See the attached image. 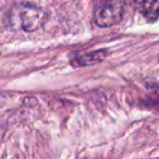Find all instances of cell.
I'll return each mask as SVG.
<instances>
[{
    "instance_id": "cell-3",
    "label": "cell",
    "mask_w": 159,
    "mask_h": 159,
    "mask_svg": "<svg viewBox=\"0 0 159 159\" xmlns=\"http://www.w3.org/2000/svg\"><path fill=\"white\" fill-rule=\"evenodd\" d=\"M139 11L149 21H156L158 18V0H133Z\"/></svg>"
},
{
    "instance_id": "cell-4",
    "label": "cell",
    "mask_w": 159,
    "mask_h": 159,
    "mask_svg": "<svg viewBox=\"0 0 159 159\" xmlns=\"http://www.w3.org/2000/svg\"><path fill=\"white\" fill-rule=\"evenodd\" d=\"M107 52L106 50H98L93 51V52L85 53V55H81L79 57L74 58L71 61V64L74 66H89V64L97 63V62L102 61L106 58Z\"/></svg>"
},
{
    "instance_id": "cell-2",
    "label": "cell",
    "mask_w": 159,
    "mask_h": 159,
    "mask_svg": "<svg viewBox=\"0 0 159 159\" xmlns=\"http://www.w3.org/2000/svg\"><path fill=\"white\" fill-rule=\"evenodd\" d=\"M124 14L123 6L119 2L109 1L100 5L94 13V20L99 27H108L119 23Z\"/></svg>"
},
{
    "instance_id": "cell-1",
    "label": "cell",
    "mask_w": 159,
    "mask_h": 159,
    "mask_svg": "<svg viewBox=\"0 0 159 159\" xmlns=\"http://www.w3.org/2000/svg\"><path fill=\"white\" fill-rule=\"evenodd\" d=\"M9 21L12 27L24 32H34L44 26L47 21V14L40 8L21 3L10 10Z\"/></svg>"
}]
</instances>
